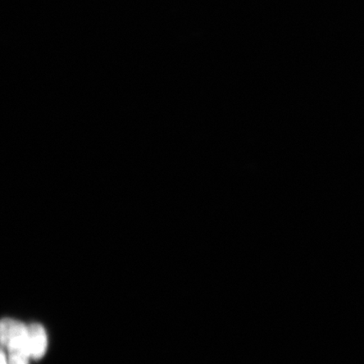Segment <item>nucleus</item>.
<instances>
[{
	"mask_svg": "<svg viewBox=\"0 0 364 364\" xmlns=\"http://www.w3.org/2000/svg\"><path fill=\"white\" fill-rule=\"evenodd\" d=\"M0 340L3 349L7 351L13 349H27L29 351L28 326L12 318H3L0 324Z\"/></svg>",
	"mask_w": 364,
	"mask_h": 364,
	"instance_id": "1",
	"label": "nucleus"
},
{
	"mask_svg": "<svg viewBox=\"0 0 364 364\" xmlns=\"http://www.w3.org/2000/svg\"><path fill=\"white\" fill-rule=\"evenodd\" d=\"M28 348L31 359L43 358L48 348V336L43 326H28Z\"/></svg>",
	"mask_w": 364,
	"mask_h": 364,
	"instance_id": "2",
	"label": "nucleus"
},
{
	"mask_svg": "<svg viewBox=\"0 0 364 364\" xmlns=\"http://www.w3.org/2000/svg\"><path fill=\"white\" fill-rule=\"evenodd\" d=\"M9 364H29L31 354L27 349H14L7 351Z\"/></svg>",
	"mask_w": 364,
	"mask_h": 364,
	"instance_id": "3",
	"label": "nucleus"
},
{
	"mask_svg": "<svg viewBox=\"0 0 364 364\" xmlns=\"http://www.w3.org/2000/svg\"><path fill=\"white\" fill-rule=\"evenodd\" d=\"M1 364H9L7 355L4 353V349L1 351Z\"/></svg>",
	"mask_w": 364,
	"mask_h": 364,
	"instance_id": "4",
	"label": "nucleus"
}]
</instances>
